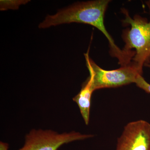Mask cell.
Here are the masks:
<instances>
[{
  "label": "cell",
  "instance_id": "6da1fadb",
  "mask_svg": "<svg viewBox=\"0 0 150 150\" xmlns=\"http://www.w3.org/2000/svg\"><path fill=\"white\" fill-rule=\"evenodd\" d=\"M109 0H96L77 3L63 9L53 15H48L38 25L45 29L63 24L78 23L92 25L100 30L109 42L111 55L117 58L123 54V51L115 45L106 30L104 23L105 13Z\"/></svg>",
  "mask_w": 150,
  "mask_h": 150
},
{
  "label": "cell",
  "instance_id": "7a4b0ae2",
  "mask_svg": "<svg viewBox=\"0 0 150 150\" xmlns=\"http://www.w3.org/2000/svg\"><path fill=\"white\" fill-rule=\"evenodd\" d=\"M122 11L125 16L123 22L131 25L123 33V50L135 54L132 63L143 73V67L150 60V20L137 15L132 18L126 10Z\"/></svg>",
  "mask_w": 150,
  "mask_h": 150
},
{
  "label": "cell",
  "instance_id": "3957f363",
  "mask_svg": "<svg viewBox=\"0 0 150 150\" xmlns=\"http://www.w3.org/2000/svg\"><path fill=\"white\" fill-rule=\"evenodd\" d=\"M89 50L84 55L90 75L92 77L94 91L135 83L139 75L142 76L143 73L133 63L122 66L117 69L109 71L103 69L90 59Z\"/></svg>",
  "mask_w": 150,
  "mask_h": 150
},
{
  "label": "cell",
  "instance_id": "277c9868",
  "mask_svg": "<svg viewBox=\"0 0 150 150\" xmlns=\"http://www.w3.org/2000/svg\"><path fill=\"white\" fill-rule=\"evenodd\" d=\"M93 136L76 131L59 134L51 130L32 129L25 136L24 144L19 150H58L65 144Z\"/></svg>",
  "mask_w": 150,
  "mask_h": 150
},
{
  "label": "cell",
  "instance_id": "5b68a950",
  "mask_svg": "<svg viewBox=\"0 0 150 150\" xmlns=\"http://www.w3.org/2000/svg\"><path fill=\"white\" fill-rule=\"evenodd\" d=\"M115 150H150V123L143 120L128 123Z\"/></svg>",
  "mask_w": 150,
  "mask_h": 150
},
{
  "label": "cell",
  "instance_id": "8992f818",
  "mask_svg": "<svg viewBox=\"0 0 150 150\" xmlns=\"http://www.w3.org/2000/svg\"><path fill=\"white\" fill-rule=\"evenodd\" d=\"M94 91L93 86L92 77L90 75L80 91L73 98V100L78 105L81 115L86 125L89 123L91 98Z\"/></svg>",
  "mask_w": 150,
  "mask_h": 150
},
{
  "label": "cell",
  "instance_id": "52a82bcc",
  "mask_svg": "<svg viewBox=\"0 0 150 150\" xmlns=\"http://www.w3.org/2000/svg\"><path fill=\"white\" fill-rule=\"evenodd\" d=\"M28 1H1V10L16 9L22 4H25Z\"/></svg>",
  "mask_w": 150,
  "mask_h": 150
},
{
  "label": "cell",
  "instance_id": "ba28073f",
  "mask_svg": "<svg viewBox=\"0 0 150 150\" xmlns=\"http://www.w3.org/2000/svg\"><path fill=\"white\" fill-rule=\"evenodd\" d=\"M135 83L138 87L142 89L147 93H150V84L145 80L142 75H139Z\"/></svg>",
  "mask_w": 150,
  "mask_h": 150
},
{
  "label": "cell",
  "instance_id": "9c48e42d",
  "mask_svg": "<svg viewBox=\"0 0 150 150\" xmlns=\"http://www.w3.org/2000/svg\"><path fill=\"white\" fill-rule=\"evenodd\" d=\"M9 145L5 142H0V150H8Z\"/></svg>",
  "mask_w": 150,
  "mask_h": 150
},
{
  "label": "cell",
  "instance_id": "30bf717a",
  "mask_svg": "<svg viewBox=\"0 0 150 150\" xmlns=\"http://www.w3.org/2000/svg\"><path fill=\"white\" fill-rule=\"evenodd\" d=\"M144 66H145V67H149V68H150V60L149 62H147V63L145 64Z\"/></svg>",
  "mask_w": 150,
  "mask_h": 150
}]
</instances>
